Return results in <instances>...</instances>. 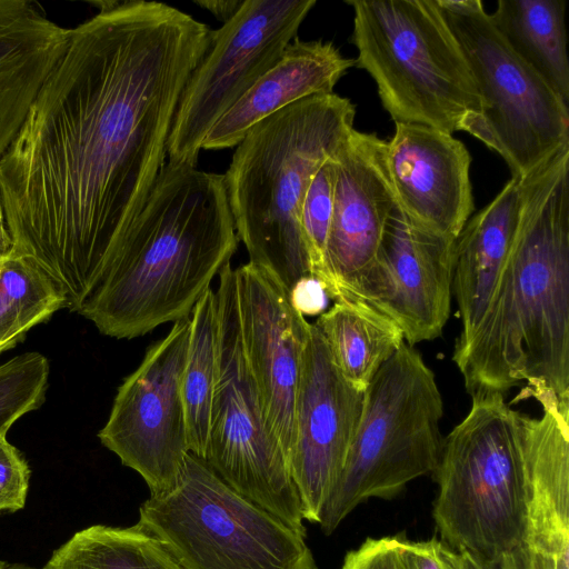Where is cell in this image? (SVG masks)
<instances>
[{
  "mask_svg": "<svg viewBox=\"0 0 569 569\" xmlns=\"http://www.w3.org/2000/svg\"><path fill=\"white\" fill-rule=\"evenodd\" d=\"M456 239L391 210L376 257L346 300H360L401 329L409 346L441 336L450 315ZM343 301V300H342Z\"/></svg>",
  "mask_w": 569,
  "mask_h": 569,
  "instance_id": "4fadbf2b",
  "label": "cell"
},
{
  "mask_svg": "<svg viewBox=\"0 0 569 569\" xmlns=\"http://www.w3.org/2000/svg\"><path fill=\"white\" fill-rule=\"evenodd\" d=\"M61 308L66 292L36 260L13 252L0 260V355Z\"/></svg>",
  "mask_w": 569,
  "mask_h": 569,
  "instance_id": "484cf974",
  "label": "cell"
},
{
  "mask_svg": "<svg viewBox=\"0 0 569 569\" xmlns=\"http://www.w3.org/2000/svg\"><path fill=\"white\" fill-rule=\"evenodd\" d=\"M42 569H182L153 535L136 523L94 525L53 551Z\"/></svg>",
  "mask_w": 569,
  "mask_h": 569,
  "instance_id": "cb8c5ba5",
  "label": "cell"
},
{
  "mask_svg": "<svg viewBox=\"0 0 569 569\" xmlns=\"http://www.w3.org/2000/svg\"><path fill=\"white\" fill-rule=\"evenodd\" d=\"M436 2L482 103L461 131L498 152L521 179L569 141V104L510 49L480 0Z\"/></svg>",
  "mask_w": 569,
  "mask_h": 569,
  "instance_id": "9c48e42d",
  "label": "cell"
},
{
  "mask_svg": "<svg viewBox=\"0 0 569 569\" xmlns=\"http://www.w3.org/2000/svg\"><path fill=\"white\" fill-rule=\"evenodd\" d=\"M401 553L407 569H465L461 552L436 538L411 541L403 536Z\"/></svg>",
  "mask_w": 569,
  "mask_h": 569,
  "instance_id": "4dcf8cb0",
  "label": "cell"
},
{
  "mask_svg": "<svg viewBox=\"0 0 569 569\" xmlns=\"http://www.w3.org/2000/svg\"><path fill=\"white\" fill-rule=\"evenodd\" d=\"M315 326L338 370L360 392L406 342L393 320L360 300L336 301Z\"/></svg>",
  "mask_w": 569,
  "mask_h": 569,
  "instance_id": "7402d4cb",
  "label": "cell"
},
{
  "mask_svg": "<svg viewBox=\"0 0 569 569\" xmlns=\"http://www.w3.org/2000/svg\"><path fill=\"white\" fill-rule=\"evenodd\" d=\"M335 156L313 174L300 210L301 234L310 259L312 276L321 279L327 240L333 212Z\"/></svg>",
  "mask_w": 569,
  "mask_h": 569,
  "instance_id": "83f0119b",
  "label": "cell"
},
{
  "mask_svg": "<svg viewBox=\"0 0 569 569\" xmlns=\"http://www.w3.org/2000/svg\"><path fill=\"white\" fill-rule=\"evenodd\" d=\"M443 401L433 371L403 342L373 376L342 470L320 516L330 535L370 498L391 499L422 476L433 475L443 447Z\"/></svg>",
  "mask_w": 569,
  "mask_h": 569,
  "instance_id": "52a82bcc",
  "label": "cell"
},
{
  "mask_svg": "<svg viewBox=\"0 0 569 569\" xmlns=\"http://www.w3.org/2000/svg\"><path fill=\"white\" fill-rule=\"evenodd\" d=\"M193 2L226 23L239 11L244 0H194Z\"/></svg>",
  "mask_w": 569,
  "mask_h": 569,
  "instance_id": "d6a6232c",
  "label": "cell"
},
{
  "mask_svg": "<svg viewBox=\"0 0 569 569\" xmlns=\"http://www.w3.org/2000/svg\"><path fill=\"white\" fill-rule=\"evenodd\" d=\"M234 271L243 352L267 425L287 461L311 323L292 306L287 289L264 269L247 262Z\"/></svg>",
  "mask_w": 569,
  "mask_h": 569,
  "instance_id": "9a60e30c",
  "label": "cell"
},
{
  "mask_svg": "<svg viewBox=\"0 0 569 569\" xmlns=\"http://www.w3.org/2000/svg\"><path fill=\"white\" fill-rule=\"evenodd\" d=\"M355 66L377 84L395 123L452 134L482 103L461 48L436 0H352Z\"/></svg>",
  "mask_w": 569,
  "mask_h": 569,
  "instance_id": "8992f818",
  "label": "cell"
},
{
  "mask_svg": "<svg viewBox=\"0 0 569 569\" xmlns=\"http://www.w3.org/2000/svg\"><path fill=\"white\" fill-rule=\"evenodd\" d=\"M520 206L521 182L511 178L456 238L452 295L461 330L453 352L470 341L483 319L515 239Z\"/></svg>",
  "mask_w": 569,
  "mask_h": 569,
  "instance_id": "44dd1931",
  "label": "cell"
},
{
  "mask_svg": "<svg viewBox=\"0 0 569 569\" xmlns=\"http://www.w3.org/2000/svg\"><path fill=\"white\" fill-rule=\"evenodd\" d=\"M386 164L400 209L423 228L456 239L473 211L471 157L452 134L396 123Z\"/></svg>",
  "mask_w": 569,
  "mask_h": 569,
  "instance_id": "e0dca14e",
  "label": "cell"
},
{
  "mask_svg": "<svg viewBox=\"0 0 569 569\" xmlns=\"http://www.w3.org/2000/svg\"><path fill=\"white\" fill-rule=\"evenodd\" d=\"M402 537L368 538L346 555L340 569H407L401 553Z\"/></svg>",
  "mask_w": 569,
  "mask_h": 569,
  "instance_id": "f546056e",
  "label": "cell"
},
{
  "mask_svg": "<svg viewBox=\"0 0 569 569\" xmlns=\"http://www.w3.org/2000/svg\"><path fill=\"white\" fill-rule=\"evenodd\" d=\"M522 417L503 393L475 391L466 417L443 440L433 472L441 538L493 566L525 541Z\"/></svg>",
  "mask_w": 569,
  "mask_h": 569,
  "instance_id": "5b68a950",
  "label": "cell"
},
{
  "mask_svg": "<svg viewBox=\"0 0 569 569\" xmlns=\"http://www.w3.org/2000/svg\"><path fill=\"white\" fill-rule=\"evenodd\" d=\"M0 569H37L24 563L0 560Z\"/></svg>",
  "mask_w": 569,
  "mask_h": 569,
  "instance_id": "8d00e7d4",
  "label": "cell"
},
{
  "mask_svg": "<svg viewBox=\"0 0 569 569\" xmlns=\"http://www.w3.org/2000/svg\"><path fill=\"white\" fill-rule=\"evenodd\" d=\"M69 38L26 0H0V160Z\"/></svg>",
  "mask_w": 569,
  "mask_h": 569,
  "instance_id": "ffe728a7",
  "label": "cell"
},
{
  "mask_svg": "<svg viewBox=\"0 0 569 569\" xmlns=\"http://www.w3.org/2000/svg\"><path fill=\"white\" fill-rule=\"evenodd\" d=\"M4 222L3 208L0 203V260L10 256L14 248L13 240L4 226Z\"/></svg>",
  "mask_w": 569,
  "mask_h": 569,
  "instance_id": "e575fe53",
  "label": "cell"
},
{
  "mask_svg": "<svg viewBox=\"0 0 569 569\" xmlns=\"http://www.w3.org/2000/svg\"><path fill=\"white\" fill-rule=\"evenodd\" d=\"M365 392L356 390L335 365L315 323L310 325L295 401L287 466L303 519L319 522L358 428Z\"/></svg>",
  "mask_w": 569,
  "mask_h": 569,
  "instance_id": "5bb4252c",
  "label": "cell"
},
{
  "mask_svg": "<svg viewBox=\"0 0 569 569\" xmlns=\"http://www.w3.org/2000/svg\"><path fill=\"white\" fill-rule=\"evenodd\" d=\"M316 0H244L210 31L203 57L180 97L167 144L168 162L196 167L212 126L282 56Z\"/></svg>",
  "mask_w": 569,
  "mask_h": 569,
  "instance_id": "8fae6325",
  "label": "cell"
},
{
  "mask_svg": "<svg viewBox=\"0 0 569 569\" xmlns=\"http://www.w3.org/2000/svg\"><path fill=\"white\" fill-rule=\"evenodd\" d=\"M498 569H530L528 553L523 546L505 556Z\"/></svg>",
  "mask_w": 569,
  "mask_h": 569,
  "instance_id": "836d02e7",
  "label": "cell"
},
{
  "mask_svg": "<svg viewBox=\"0 0 569 569\" xmlns=\"http://www.w3.org/2000/svg\"><path fill=\"white\" fill-rule=\"evenodd\" d=\"M356 107L333 92L295 102L254 124L223 174L230 211L249 262L289 292L312 276L300 210L318 169L355 129Z\"/></svg>",
  "mask_w": 569,
  "mask_h": 569,
  "instance_id": "277c9868",
  "label": "cell"
},
{
  "mask_svg": "<svg viewBox=\"0 0 569 569\" xmlns=\"http://www.w3.org/2000/svg\"><path fill=\"white\" fill-rule=\"evenodd\" d=\"M30 468L21 452L0 436V511L14 512L26 505Z\"/></svg>",
  "mask_w": 569,
  "mask_h": 569,
  "instance_id": "f1b7e54d",
  "label": "cell"
},
{
  "mask_svg": "<svg viewBox=\"0 0 569 569\" xmlns=\"http://www.w3.org/2000/svg\"><path fill=\"white\" fill-rule=\"evenodd\" d=\"M333 212L320 281L329 299L346 300L378 251L397 204L386 141L353 129L335 154Z\"/></svg>",
  "mask_w": 569,
  "mask_h": 569,
  "instance_id": "2e32d148",
  "label": "cell"
},
{
  "mask_svg": "<svg viewBox=\"0 0 569 569\" xmlns=\"http://www.w3.org/2000/svg\"><path fill=\"white\" fill-rule=\"evenodd\" d=\"M210 29L156 1H117L68 43L0 160L13 253L36 260L78 312L166 164L182 91Z\"/></svg>",
  "mask_w": 569,
  "mask_h": 569,
  "instance_id": "6da1fadb",
  "label": "cell"
},
{
  "mask_svg": "<svg viewBox=\"0 0 569 569\" xmlns=\"http://www.w3.org/2000/svg\"><path fill=\"white\" fill-rule=\"evenodd\" d=\"M355 66L332 42L293 39L282 56L212 126L201 150H222L239 144L258 122L305 98L333 92Z\"/></svg>",
  "mask_w": 569,
  "mask_h": 569,
  "instance_id": "d6986e66",
  "label": "cell"
},
{
  "mask_svg": "<svg viewBox=\"0 0 569 569\" xmlns=\"http://www.w3.org/2000/svg\"><path fill=\"white\" fill-rule=\"evenodd\" d=\"M292 306L303 316H320L326 311L329 296L323 283L313 276L298 280L289 291Z\"/></svg>",
  "mask_w": 569,
  "mask_h": 569,
  "instance_id": "1f68e13d",
  "label": "cell"
},
{
  "mask_svg": "<svg viewBox=\"0 0 569 569\" xmlns=\"http://www.w3.org/2000/svg\"><path fill=\"white\" fill-rule=\"evenodd\" d=\"M218 277V375L203 460L234 491L307 536L297 488L243 352L230 262Z\"/></svg>",
  "mask_w": 569,
  "mask_h": 569,
  "instance_id": "30bf717a",
  "label": "cell"
},
{
  "mask_svg": "<svg viewBox=\"0 0 569 569\" xmlns=\"http://www.w3.org/2000/svg\"><path fill=\"white\" fill-rule=\"evenodd\" d=\"M137 523L182 569H317L306 536L234 491L191 452L173 487L140 506Z\"/></svg>",
  "mask_w": 569,
  "mask_h": 569,
  "instance_id": "ba28073f",
  "label": "cell"
},
{
  "mask_svg": "<svg viewBox=\"0 0 569 569\" xmlns=\"http://www.w3.org/2000/svg\"><path fill=\"white\" fill-rule=\"evenodd\" d=\"M49 361L36 351L0 365V436L23 415L38 409L46 399Z\"/></svg>",
  "mask_w": 569,
  "mask_h": 569,
  "instance_id": "4316f807",
  "label": "cell"
},
{
  "mask_svg": "<svg viewBox=\"0 0 569 569\" xmlns=\"http://www.w3.org/2000/svg\"><path fill=\"white\" fill-rule=\"evenodd\" d=\"M218 375V310L209 288L190 315V337L182 371L181 392L190 452L203 459Z\"/></svg>",
  "mask_w": 569,
  "mask_h": 569,
  "instance_id": "d4e9b609",
  "label": "cell"
},
{
  "mask_svg": "<svg viewBox=\"0 0 569 569\" xmlns=\"http://www.w3.org/2000/svg\"><path fill=\"white\" fill-rule=\"evenodd\" d=\"M566 0H499L489 14L510 49L569 104Z\"/></svg>",
  "mask_w": 569,
  "mask_h": 569,
  "instance_id": "603a6c76",
  "label": "cell"
},
{
  "mask_svg": "<svg viewBox=\"0 0 569 569\" xmlns=\"http://www.w3.org/2000/svg\"><path fill=\"white\" fill-rule=\"evenodd\" d=\"M522 417L526 488L523 547L530 569H569V405Z\"/></svg>",
  "mask_w": 569,
  "mask_h": 569,
  "instance_id": "ac0fdd59",
  "label": "cell"
},
{
  "mask_svg": "<svg viewBox=\"0 0 569 569\" xmlns=\"http://www.w3.org/2000/svg\"><path fill=\"white\" fill-rule=\"evenodd\" d=\"M521 182L515 239L470 341L452 360L465 387L569 403V141Z\"/></svg>",
  "mask_w": 569,
  "mask_h": 569,
  "instance_id": "7a4b0ae2",
  "label": "cell"
},
{
  "mask_svg": "<svg viewBox=\"0 0 569 569\" xmlns=\"http://www.w3.org/2000/svg\"><path fill=\"white\" fill-rule=\"evenodd\" d=\"M238 243L223 174L167 161L78 313L116 339L188 319Z\"/></svg>",
  "mask_w": 569,
  "mask_h": 569,
  "instance_id": "3957f363",
  "label": "cell"
},
{
  "mask_svg": "<svg viewBox=\"0 0 569 569\" xmlns=\"http://www.w3.org/2000/svg\"><path fill=\"white\" fill-rule=\"evenodd\" d=\"M461 555L463 558L465 569H498L497 566H493L470 552L462 551Z\"/></svg>",
  "mask_w": 569,
  "mask_h": 569,
  "instance_id": "d590c367",
  "label": "cell"
},
{
  "mask_svg": "<svg viewBox=\"0 0 569 569\" xmlns=\"http://www.w3.org/2000/svg\"><path fill=\"white\" fill-rule=\"evenodd\" d=\"M189 337L190 317L147 349L98 432L101 443L142 477L150 496L173 487L190 452L181 392Z\"/></svg>",
  "mask_w": 569,
  "mask_h": 569,
  "instance_id": "7c38bea8",
  "label": "cell"
}]
</instances>
